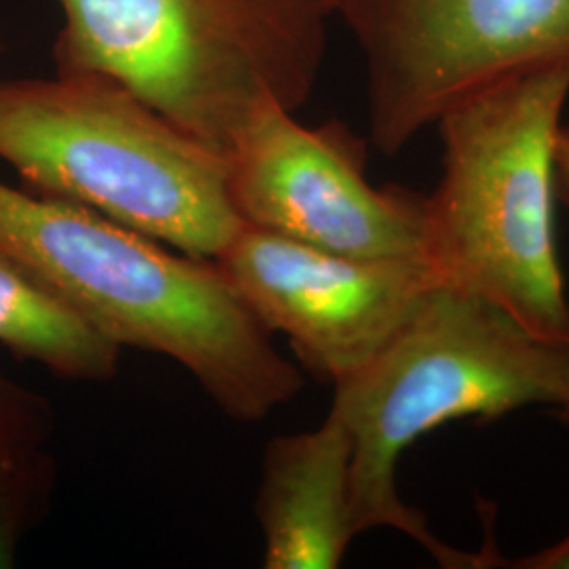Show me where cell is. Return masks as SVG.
Listing matches in <instances>:
<instances>
[{
	"instance_id": "obj_14",
	"label": "cell",
	"mask_w": 569,
	"mask_h": 569,
	"mask_svg": "<svg viewBox=\"0 0 569 569\" xmlns=\"http://www.w3.org/2000/svg\"><path fill=\"white\" fill-rule=\"evenodd\" d=\"M0 51H2V41H0Z\"/></svg>"
},
{
	"instance_id": "obj_6",
	"label": "cell",
	"mask_w": 569,
	"mask_h": 569,
	"mask_svg": "<svg viewBox=\"0 0 569 569\" xmlns=\"http://www.w3.org/2000/svg\"><path fill=\"white\" fill-rule=\"evenodd\" d=\"M366 58L369 142L395 157L453 103L569 66V0H333Z\"/></svg>"
},
{
	"instance_id": "obj_7",
	"label": "cell",
	"mask_w": 569,
	"mask_h": 569,
	"mask_svg": "<svg viewBox=\"0 0 569 569\" xmlns=\"http://www.w3.org/2000/svg\"><path fill=\"white\" fill-rule=\"evenodd\" d=\"M243 224L359 258L428 260V194L367 180V142L345 122L306 127L260 103L226 152Z\"/></svg>"
},
{
	"instance_id": "obj_13",
	"label": "cell",
	"mask_w": 569,
	"mask_h": 569,
	"mask_svg": "<svg viewBox=\"0 0 569 569\" xmlns=\"http://www.w3.org/2000/svg\"><path fill=\"white\" fill-rule=\"evenodd\" d=\"M557 418L561 420V422H566L569 425V407H563V409H557ZM559 550H561V555H563V559L569 563V533L563 538V540H559Z\"/></svg>"
},
{
	"instance_id": "obj_2",
	"label": "cell",
	"mask_w": 569,
	"mask_h": 569,
	"mask_svg": "<svg viewBox=\"0 0 569 569\" xmlns=\"http://www.w3.org/2000/svg\"><path fill=\"white\" fill-rule=\"evenodd\" d=\"M529 406L569 407V346L550 345L488 300L439 283L366 367L333 385L329 413L352 441L357 536L397 529L441 568H479V552L439 540L397 486L401 456L453 420H496Z\"/></svg>"
},
{
	"instance_id": "obj_3",
	"label": "cell",
	"mask_w": 569,
	"mask_h": 569,
	"mask_svg": "<svg viewBox=\"0 0 569 569\" xmlns=\"http://www.w3.org/2000/svg\"><path fill=\"white\" fill-rule=\"evenodd\" d=\"M568 63L491 82L435 122L443 173L428 194V262L550 345L569 346L555 148Z\"/></svg>"
},
{
	"instance_id": "obj_1",
	"label": "cell",
	"mask_w": 569,
	"mask_h": 569,
	"mask_svg": "<svg viewBox=\"0 0 569 569\" xmlns=\"http://www.w3.org/2000/svg\"><path fill=\"white\" fill-rule=\"evenodd\" d=\"M0 251L56 287L117 345L182 366L234 422H260L305 388L302 371L216 260L2 182Z\"/></svg>"
},
{
	"instance_id": "obj_10",
	"label": "cell",
	"mask_w": 569,
	"mask_h": 569,
	"mask_svg": "<svg viewBox=\"0 0 569 569\" xmlns=\"http://www.w3.org/2000/svg\"><path fill=\"white\" fill-rule=\"evenodd\" d=\"M0 346L70 382H110L122 346L56 287L0 251Z\"/></svg>"
},
{
	"instance_id": "obj_8",
	"label": "cell",
	"mask_w": 569,
	"mask_h": 569,
	"mask_svg": "<svg viewBox=\"0 0 569 569\" xmlns=\"http://www.w3.org/2000/svg\"><path fill=\"white\" fill-rule=\"evenodd\" d=\"M228 283L331 387L366 367L439 283L425 258H359L244 224L216 258Z\"/></svg>"
},
{
	"instance_id": "obj_9",
	"label": "cell",
	"mask_w": 569,
	"mask_h": 569,
	"mask_svg": "<svg viewBox=\"0 0 569 569\" xmlns=\"http://www.w3.org/2000/svg\"><path fill=\"white\" fill-rule=\"evenodd\" d=\"M350 465V435L331 413L321 427L268 441L253 507L266 569L342 566L357 538Z\"/></svg>"
},
{
	"instance_id": "obj_11",
	"label": "cell",
	"mask_w": 569,
	"mask_h": 569,
	"mask_svg": "<svg viewBox=\"0 0 569 569\" xmlns=\"http://www.w3.org/2000/svg\"><path fill=\"white\" fill-rule=\"evenodd\" d=\"M56 411L34 388L0 367V569L13 568L41 526L58 486Z\"/></svg>"
},
{
	"instance_id": "obj_5",
	"label": "cell",
	"mask_w": 569,
	"mask_h": 569,
	"mask_svg": "<svg viewBox=\"0 0 569 569\" xmlns=\"http://www.w3.org/2000/svg\"><path fill=\"white\" fill-rule=\"evenodd\" d=\"M0 161L32 194L194 258L216 260L244 226L224 154L98 74L0 79Z\"/></svg>"
},
{
	"instance_id": "obj_12",
	"label": "cell",
	"mask_w": 569,
	"mask_h": 569,
	"mask_svg": "<svg viewBox=\"0 0 569 569\" xmlns=\"http://www.w3.org/2000/svg\"><path fill=\"white\" fill-rule=\"evenodd\" d=\"M555 169H557V194L559 201L569 204V124H561L555 148Z\"/></svg>"
},
{
	"instance_id": "obj_4",
	"label": "cell",
	"mask_w": 569,
	"mask_h": 569,
	"mask_svg": "<svg viewBox=\"0 0 569 569\" xmlns=\"http://www.w3.org/2000/svg\"><path fill=\"white\" fill-rule=\"evenodd\" d=\"M56 74L119 82L226 157L251 112H298L321 74L333 0H56Z\"/></svg>"
}]
</instances>
